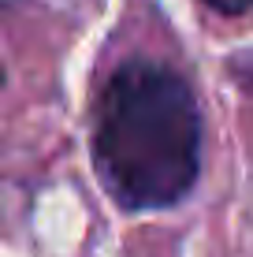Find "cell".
Masks as SVG:
<instances>
[{"instance_id":"cell-3","label":"cell","mask_w":253,"mask_h":257,"mask_svg":"<svg viewBox=\"0 0 253 257\" xmlns=\"http://www.w3.org/2000/svg\"><path fill=\"white\" fill-rule=\"evenodd\" d=\"M205 8H212L216 15H242L253 8V0H201Z\"/></svg>"},{"instance_id":"cell-1","label":"cell","mask_w":253,"mask_h":257,"mask_svg":"<svg viewBox=\"0 0 253 257\" xmlns=\"http://www.w3.org/2000/svg\"><path fill=\"white\" fill-rule=\"evenodd\" d=\"M205 123L190 82L160 60L130 56L93 104V172L127 212L175 209L201 179Z\"/></svg>"},{"instance_id":"cell-2","label":"cell","mask_w":253,"mask_h":257,"mask_svg":"<svg viewBox=\"0 0 253 257\" xmlns=\"http://www.w3.org/2000/svg\"><path fill=\"white\" fill-rule=\"evenodd\" d=\"M223 71H227V78L234 86H238L242 93L253 97V49H238L231 52L227 60H223Z\"/></svg>"}]
</instances>
